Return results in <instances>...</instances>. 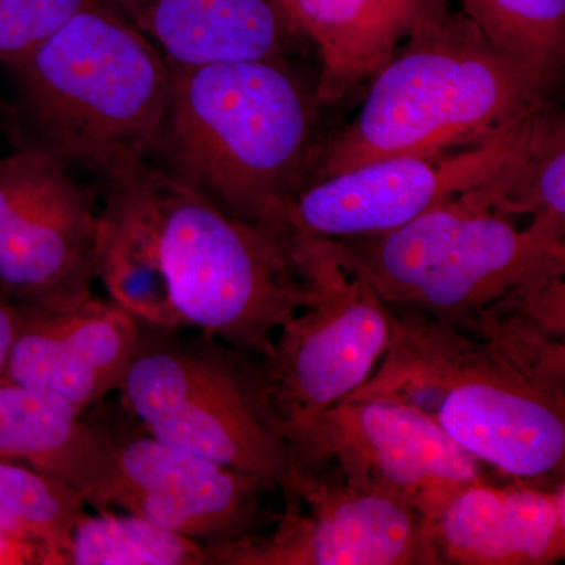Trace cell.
<instances>
[{
	"label": "cell",
	"instance_id": "cell-1",
	"mask_svg": "<svg viewBox=\"0 0 565 565\" xmlns=\"http://www.w3.org/2000/svg\"><path fill=\"white\" fill-rule=\"evenodd\" d=\"M96 280L141 322L195 330L256 359L313 300L288 244L152 162L106 178Z\"/></svg>",
	"mask_w": 565,
	"mask_h": 565
},
{
	"label": "cell",
	"instance_id": "cell-2",
	"mask_svg": "<svg viewBox=\"0 0 565 565\" xmlns=\"http://www.w3.org/2000/svg\"><path fill=\"white\" fill-rule=\"evenodd\" d=\"M169 66L151 162L285 241L286 212L319 150L316 92L286 57Z\"/></svg>",
	"mask_w": 565,
	"mask_h": 565
},
{
	"label": "cell",
	"instance_id": "cell-3",
	"mask_svg": "<svg viewBox=\"0 0 565 565\" xmlns=\"http://www.w3.org/2000/svg\"><path fill=\"white\" fill-rule=\"evenodd\" d=\"M7 68L18 95L3 117L18 150L85 167L103 180L151 162L169 62L107 0H95Z\"/></svg>",
	"mask_w": 565,
	"mask_h": 565
},
{
	"label": "cell",
	"instance_id": "cell-4",
	"mask_svg": "<svg viewBox=\"0 0 565 565\" xmlns=\"http://www.w3.org/2000/svg\"><path fill=\"white\" fill-rule=\"evenodd\" d=\"M373 79L356 117L316 151L307 180L484 143L541 114L550 85L451 10L405 40Z\"/></svg>",
	"mask_w": 565,
	"mask_h": 565
},
{
	"label": "cell",
	"instance_id": "cell-5",
	"mask_svg": "<svg viewBox=\"0 0 565 565\" xmlns=\"http://www.w3.org/2000/svg\"><path fill=\"white\" fill-rule=\"evenodd\" d=\"M388 349L351 396H381L433 419L468 455L515 481L564 476L565 396L487 341L392 310Z\"/></svg>",
	"mask_w": 565,
	"mask_h": 565
},
{
	"label": "cell",
	"instance_id": "cell-6",
	"mask_svg": "<svg viewBox=\"0 0 565 565\" xmlns=\"http://www.w3.org/2000/svg\"><path fill=\"white\" fill-rule=\"evenodd\" d=\"M564 226L548 214L516 225L471 191L392 232L334 241L386 307L470 334L482 316L564 278Z\"/></svg>",
	"mask_w": 565,
	"mask_h": 565
},
{
	"label": "cell",
	"instance_id": "cell-7",
	"mask_svg": "<svg viewBox=\"0 0 565 565\" xmlns=\"http://www.w3.org/2000/svg\"><path fill=\"white\" fill-rule=\"evenodd\" d=\"M118 393L125 414L152 437L256 476L275 492L291 487L292 457L262 359L210 334L140 321Z\"/></svg>",
	"mask_w": 565,
	"mask_h": 565
},
{
	"label": "cell",
	"instance_id": "cell-8",
	"mask_svg": "<svg viewBox=\"0 0 565 565\" xmlns=\"http://www.w3.org/2000/svg\"><path fill=\"white\" fill-rule=\"evenodd\" d=\"M313 300L275 337L262 360L282 437H292L370 381L392 340V313L338 241L286 236Z\"/></svg>",
	"mask_w": 565,
	"mask_h": 565
},
{
	"label": "cell",
	"instance_id": "cell-9",
	"mask_svg": "<svg viewBox=\"0 0 565 565\" xmlns=\"http://www.w3.org/2000/svg\"><path fill=\"white\" fill-rule=\"evenodd\" d=\"M296 471L329 468L345 481L412 505L429 520L486 465L422 412L381 396H348L289 440Z\"/></svg>",
	"mask_w": 565,
	"mask_h": 565
},
{
	"label": "cell",
	"instance_id": "cell-10",
	"mask_svg": "<svg viewBox=\"0 0 565 565\" xmlns=\"http://www.w3.org/2000/svg\"><path fill=\"white\" fill-rule=\"evenodd\" d=\"M99 210L63 163L18 148L0 158V297L52 311L92 296Z\"/></svg>",
	"mask_w": 565,
	"mask_h": 565
},
{
	"label": "cell",
	"instance_id": "cell-11",
	"mask_svg": "<svg viewBox=\"0 0 565 565\" xmlns=\"http://www.w3.org/2000/svg\"><path fill=\"white\" fill-rule=\"evenodd\" d=\"M269 533L206 546L207 565H434L426 520L329 468L296 471Z\"/></svg>",
	"mask_w": 565,
	"mask_h": 565
},
{
	"label": "cell",
	"instance_id": "cell-12",
	"mask_svg": "<svg viewBox=\"0 0 565 565\" xmlns=\"http://www.w3.org/2000/svg\"><path fill=\"white\" fill-rule=\"evenodd\" d=\"M535 117L475 147L384 159L305 184L286 212L285 237L348 239L399 228L503 172L526 147Z\"/></svg>",
	"mask_w": 565,
	"mask_h": 565
},
{
	"label": "cell",
	"instance_id": "cell-13",
	"mask_svg": "<svg viewBox=\"0 0 565 565\" xmlns=\"http://www.w3.org/2000/svg\"><path fill=\"white\" fill-rule=\"evenodd\" d=\"M109 471L96 509H121L204 546L256 533L263 479L178 448L152 435L109 427Z\"/></svg>",
	"mask_w": 565,
	"mask_h": 565
},
{
	"label": "cell",
	"instance_id": "cell-14",
	"mask_svg": "<svg viewBox=\"0 0 565 565\" xmlns=\"http://www.w3.org/2000/svg\"><path fill=\"white\" fill-rule=\"evenodd\" d=\"M139 332L131 311L95 294L58 310H32L0 384L57 394L85 412L118 390Z\"/></svg>",
	"mask_w": 565,
	"mask_h": 565
},
{
	"label": "cell",
	"instance_id": "cell-15",
	"mask_svg": "<svg viewBox=\"0 0 565 565\" xmlns=\"http://www.w3.org/2000/svg\"><path fill=\"white\" fill-rule=\"evenodd\" d=\"M434 565H550L565 556L564 479L468 486L429 520Z\"/></svg>",
	"mask_w": 565,
	"mask_h": 565
},
{
	"label": "cell",
	"instance_id": "cell-16",
	"mask_svg": "<svg viewBox=\"0 0 565 565\" xmlns=\"http://www.w3.org/2000/svg\"><path fill=\"white\" fill-rule=\"evenodd\" d=\"M300 39L321 62L319 104L343 99L388 62L394 51L449 11V0H282Z\"/></svg>",
	"mask_w": 565,
	"mask_h": 565
},
{
	"label": "cell",
	"instance_id": "cell-17",
	"mask_svg": "<svg viewBox=\"0 0 565 565\" xmlns=\"http://www.w3.org/2000/svg\"><path fill=\"white\" fill-rule=\"evenodd\" d=\"M170 65L286 57L300 39L270 0H107Z\"/></svg>",
	"mask_w": 565,
	"mask_h": 565
},
{
	"label": "cell",
	"instance_id": "cell-18",
	"mask_svg": "<svg viewBox=\"0 0 565 565\" xmlns=\"http://www.w3.org/2000/svg\"><path fill=\"white\" fill-rule=\"evenodd\" d=\"M110 457L109 427L57 394L0 384V460L61 479L95 509Z\"/></svg>",
	"mask_w": 565,
	"mask_h": 565
},
{
	"label": "cell",
	"instance_id": "cell-19",
	"mask_svg": "<svg viewBox=\"0 0 565 565\" xmlns=\"http://www.w3.org/2000/svg\"><path fill=\"white\" fill-rule=\"evenodd\" d=\"M62 565H207L206 546L129 512H85Z\"/></svg>",
	"mask_w": 565,
	"mask_h": 565
},
{
	"label": "cell",
	"instance_id": "cell-20",
	"mask_svg": "<svg viewBox=\"0 0 565 565\" xmlns=\"http://www.w3.org/2000/svg\"><path fill=\"white\" fill-rule=\"evenodd\" d=\"M564 136L563 118L542 110L519 158L473 192L493 210L512 217L548 214L565 218Z\"/></svg>",
	"mask_w": 565,
	"mask_h": 565
},
{
	"label": "cell",
	"instance_id": "cell-21",
	"mask_svg": "<svg viewBox=\"0 0 565 565\" xmlns=\"http://www.w3.org/2000/svg\"><path fill=\"white\" fill-rule=\"evenodd\" d=\"M87 505L61 479L0 460V533L40 542L52 553L54 565H62L71 531Z\"/></svg>",
	"mask_w": 565,
	"mask_h": 565
},
{
	"label": "cell",
	"instance_id": "cell-22",
	"mask_svg": "<svg viewBox=\"0 0 565 565\" xmlns=\"http://www.w3.org/2000/svg\"><path fill=\"white\" fill-rule=\"evenodd\" d=\"M490 43L552 82L565 51V0H460Z\"/></svg>",
	"mask_w": 565,
	"mask_h": 565
},
{
	"label": "cell",
	"instance_id": "cell-23",
	"mask_svg": "<svg viewBox=\"0 0 565 565\" xmlns=\"http://www.w3.org/2000/svg\"><path fill=\"white\" fill-rule=\"evenodd\" d=\"M95 0H0V62L6 66L35 50Z\"/></svg>",
	"mask_w": 565,
	"mask_h": 565
},
{
	"label": "cell",
	"instance_id": "cell-24",
	"mask_svg": "<svg viewBox=\"0 0 565 565\" xmlns=\"http://www.w3.org/2000/svg\"><path fill=\"white\" fill-rule=\"evenodd\" d=\"M0 565H54V557L40 542L0 533Z\"/></svg>",
	"mask_w": 565,
	"mask_h": 565
},
{
	"label": "cell",
	"instance_id": "cell-25",
	"mask_svg": "<svg viewBox=\"0 0 565 565\" xmlns=\"http://www.w3.org/2000/svg\"><path fill=\"white\" fill-rule=\"evenodd\" d=\"M32 313L31 308L11 303L0 297V374L9 360L11 348L24 326L25 319Z\"/></svg>",
	"mask_w": 565,
	"mask_h": 565
},
{
	"label": "cell",
	"instance_id": "cell-26",
	"mask_svg": "<svg viewBox=\"0 0 565 565\" xmlns=\"http://www.w3.org/2000/svg\"><path fill=\"white\" fill-rule=\"evenodd\" d=\"M270 2H273L274 6L277 7V9L281 11L282 17L286 18L285 10H282V0H270ZM286 20H288V18H286ZM291 28H292V25H291Z\"/></svg>",
	"mask_w": 565,
	"mask_h": 565
},
{
	"label": "cell",
	"instance_id": "cell-27",
	"mask_svg": "<svg viewBox=\"0 0 565 565\" xmlns=\"http://www.w3.org/2000/svg\"><path fill=\"white\" fill-rule=\"evenodd\" d=\"M7 106H9V104H6L2 102V99H0V115L6 114Z\"/></svg>",
	"mask_w": 565,
	"mask_h": 565
}]
</instances>
